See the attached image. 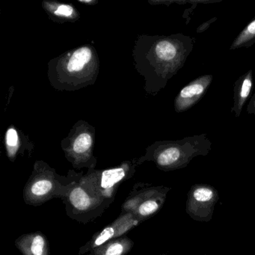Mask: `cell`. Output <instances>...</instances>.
I'll list each match as a JSON object with an SVG mask.
<instances>
[{"instance_id":"ba28073f","label":"cell","mask_w":255,"mask_h":255,"mask_svg":"<svg viewBox=\"0 0 255 255\" xmlns=\"http://www.w3.org/2000/svg\"><path fill=\"white\" fill-rule=\"evenodd\" d=\"M171 188L152 186L136 183L122 206L121 213H129L144 222L156 215L163 207Z\"/></svg>"},{"instance_id":"30bf717a","label":"cell","mask_w":255,"mask_h":255,"mask_svg":"<svg viewBox=\"0 0 255 255\" xmlns=\"http://www.w3.org/2000/svg\"><path fill=\"white\" fill-rule=\"evenodd\" d=\"M218 199L217 191L213 186L195 185L188 193L186 212L195 220L207 222L211 219Z\"/></svg>"},{"instance_id":"5b68a950","label":"cell","mask_w":255,"mask_h":255,"mask_svg":"<svg viewBox=\"0 0 255 255\" xmlns=\"http://www.w3.org/2000/svg\"><path fill=\"white\" fill-rule=\"evenodd\" d=\"M139 165L138 159L125 161L118 166L104 170H88L81 180L94 196L111 205L121 185L132 178Z\"/></svg>"},{"instance_id":"5bb4252c","label":"cell","mask_w":255,"mask_h":255,"mask_svg":"<svg viewBox=\"0 0 255 255\" xmlns=\"http://www.w3.org/2000/svg\"><path fill=\"white\" fill-rule=\"evenodd\" d=\"M42 8L50 20L61 24L74 23L80 18V12L72 4L62 3L55 1H44L42 2Z\"/></svg>"},{"instance_id":"277c9868","label":"cell","mask_w":255,"mask_h":255,"mask_svg":"<svg viewBox=\"0 0 255 255\" xmlns=\"http://www.w3.org/2000/svg\"><path fill=\"white\" fill-rule=\"evenodd\" d=\"M77 174V171L70 170L68 175H60L47 162L36 161L23 188V201L27 205L39 207L54 198L63 199Z\"/></svg>"},{"instance_id":"ffe728a7","label":"cell","mask_w":255,"mask_h":255,"mask_svg":"<svg viewBox=\"0 0 255 255\" xmlns=\"http://www.w3.org/2000/svg\"></svg>"},{"instance_id":"7a4b0ae2","label":"cell","mask_w":255,"mask_h":255,"mask_svg":"<svg viewBox=\"0 0 255 255\" xmlns=\"http://www.w3.org/2000/svg\"><path fill=\"white\" fill-rule=\"evenodd\" d=\"M47 77L52 87L74 92L95 84L100 71V59L95 47L80 46L51 59Z\"/></svg>"},{"instance_id":"d6986e66","label":"cell","mask_w":255,"mask_h":255,"mask_svg":"<svg viewBox=\"0 0 255 255\" xmlns=\"http://www.w3.org/2000/svg\"><path fill=\"white\" fill-rule=\"evenodd\" d=\"M78 2L87 5H95V4L98 3V1L95 0H79Z\"/></svg>"},{"instance_id":"3957f363","label":"cell","mask_w":255,"mask_h":255,"mask_svg":"<svg viewBox=\"0 0 255 255\" xmlns=\"http://www.w3.org/2000/svg\"><path fill=\"white\" fill-rule=\"evenodd\" d=\"M211 147L207 134L175 141H156L146 148L145 153L138 158V162L141 165L144 162H153L162 171H174L187 166L196 156H207Z\"/></svg>"},{"instance_id":"52a82bcc","label":"cell","mask_w":255,"mask_h":255,"mask_svg":"<svg viewBox=\"0 0 255 255\" xmlns=\"http://www.w3.org/2000/svg\"><path fill=\"white\" fill-rule=\"evenodd\" d=\"M83 172H77L69 192L62 200L66 214L71 219L87 224L98 219L110 207L94 196L81 180Z\"/></svg>"},{"instance_id":"9a60e30c","label":"cell","mask_w":255,"mask_h":255,"mask_svg":"<svg viewBox=\"0 0 255 255\" xmlns=\"http://www.w3.org/2000/svg\"><path fill=\"white\" fill-rule=\"evenodd\" d=\"M253 88V72L249 70L242 75L234 85V106L231 113L239 118L243 111L245 104L247 102Z\"/></svg>"},{"instance_id":"9c48e42d","label":"cell","mask_w":255,"mask_h":255,"mask_svg":"<svg viewBox=\"0 0 255 255\" xmlns=\"http://www.w3.org/2000/svg\"><path fill=\"white\" fill-rule=\"evenodd\" d=\"M142 222L143 221L135 217L132 213H121L120 216L114 222L95 233L89 241L80 247L77 255H86L110 240L126 236L129 231Z\"/></svg>"},{"instance_id":"4fadbf2b","label":"cell","mask_w":255,"mask_h":255,"mask_svg":"<svg viewBox=\"0 0 255 255\" xmlns=\"http://www.w3.org/2000/svg\"><path fill=\"white\" fill-rule=\"evenodd\" d=\"M5 151L11 162H14L19 155H24L25 151L29 153L34 149V145L29 137L19 131L14 125L8 127L4 137Z\"/></svg>"},{"instance_id":"6da1fadb","label":"cell","mask_w":255,"mask_h":255,"mask_svg":"<svg viewBox=\"0 0 255 255\" xmlns=\"http://www.w3.org/2000/svg\"><path fill=\"white\" fill-rule=\"evenodd\" d=\"M195 39L183 34L139 35L132 49L137 72L144 77V89L156 96L183 68Z\"/></svg>"},{"instance_id":"e0dca14e","label":"cell","mask_w":255,"mask_h":255,"mask_svg":"<svg viewBox=\"0 0 255 255\" xmlns=\"http://www.w3.org/2000/svg\"><path fill=\"white\" fill-rule=\"evenodd\" d=\"M255 44V18L248 23L247 26L239 34L233 41L230 50L250 47Z\"/></svg>"},{"instance_id":"2e32d148","label":"cell","mask_w":255,"mask_h":255,"mask_svg":"<svg viewBox=\"0 0 255 255\" xmlns=\"http://www.w3.org/2000/svg\"><path fill=\"white\" fill-rule=\"evenodd\" d=\"M133 246L134 242L128 236H124L101 245L87 255H128Z\"/></svg>"},{"instance_id":"ac0fdd59","label":"cell","mask_w":255,"mask_h":255,"mask_svg":"<svg viewBox=\"0 0 255 255\" xmlns=\"http://www.w3.org/2000/svg\"><path fill=\"white\" fill-rule=\"evenodd\" d=\"M246 111L249 114L255 115V92L249 101Z\"/></svg>"},{"instance_id":"7c38bea8","label":"cell","mask_w":255,"mask_h":255,"mask_svg":"<svg viewBox=\"0 0 255 255\" xmlns=\"http://www.w3.org/2000/svg\"><path fill=\"white\" fill-rule=\"evenodd\" d=\"M14 243L23 255H50L48 239L41 231L23 234Z\"/></svg>"},{"instance_id":"8992f818","label":"cell","mask_w":255,"mask_h":255,"mask_svg":"<svg viewBox=\"0 0 255 255\" xmlns=\"http://www.w3.org/2000/svg\"><path fill=\"white\" fill-rule=\"evenodd\" d=\"M96 129L84 120L77 122L68 135L61 141L67 160L75 169H95L97 158L94 156Z\"/></svg>"},{"instance_id":"8fae6325","label":"cell","mask_w":255,"mask_h":255,"mask_svg":"<svg viewBox=\"0 0 255 255\" xmlns=\"http://www.w3.org/2000/svg\"><path fill=\"white\" fill-rule=\"evenodd\" d=\"M213 80L212 75H203L184 86L174 99V111L184 113L196 105L207 93Z\"/></svg>"}]
</instances>
